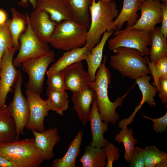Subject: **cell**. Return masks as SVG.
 <instances>
[{
    "label": "cell",
    "instance_id": "60d3db41",
    "mask_svg": "<svg viewBox=\"0 0 167 167\" xmlns=\"http://www.w3.org/2000/svg\"><path fill=\"white\" fill-rule=\"evenodd\" d=\"M0 167H15L13 164L0 155Z\"/></svg>",
    "mask_w": 167,
    "mask_h": 167
},
{
    "label": "cell",
    "instance_id": "ee69618b",
    "mask_svg": "<svg viewBox=\"0 0 167 167\" xmlns=\"http://www.w3.org/2000/svg\"><path fill=\"white\" fill-rule=\"evenodd\" d=\"M103 0V1H104L105 2H110V1H113L114 0Z\"/></svg>",
    "mask_w": 167,
    "mask_h": 167
},
{
    "label": "cell",
    "instance_id": "6da1fadb",
    "mask_svg": "<svg viewBox=\"0 0 167 167\" xmlns=\"http://www.w3.org/2000/svg\"><path fill=\"white\" fill-rule=\"evenodd\" d=\"M107 60V56L105 55L103 62L97 71L92 87L96 92L97 106L102 120L107 123L111 122L114 124L120 118L116 112V109L122 105L124 97H118L113 102L109 100L108 89L111 81V75L105 66Z\"/></svg>",
    "mask_w": 167,
    "mask_h": 167
},
{
    "label": "cell",
    "instance_id": "1f68e13d",
    "mask_svg": "<svg viewBox=\"0 0 167 167\" xmlns=\"http://www.w3.org/2000/svg\"><path fill=\"white\" fill-rule=\"evenodd\" d=\"M10 19H8L4 23L0 24V64L5 50L13 47V42L10 29Z\"/></svg>",
    "mask_w": 167,
    "mask_h": 167
},
{
    "label": "cell",
    "instance_id": "d590c367",
    "mask_svg": "<svg viewBox=\"0 0 167 167\" xmlns=\"http://www.w3.org/2000/svg\"><path fill=\"white\" fill-rule=\"evenodd\" d=\"M152 85L157 90L159 97L163 104H167V78H160L156 82H153Z\"/></svg>",
    "mask_w": 167,
    "mask_h": 167
},
{
    "label": "cell",
    "instance_id": "ffe728a7",
    "mask_svg": "<svg viewBox=\"0 0 167 167\" xmlns=\"http://www.w3.org/2000/svg\"><path fill=\"white\" fill-rule=\"evenodd\" d=\"M113 32V31H107L105 32L99 43L92 48L90 52L87 53L85 60L88 65L87 72L92 82L95 79L96 72L101 63L105 45Z\"/></svg>",
    "mask_w": 167,
    "mask_h": 167
},
{
    "label": "cell",
    "instance_id": "7c38bea8",
    "mask_svg": "<svg viewBox=\"0 0 167 167\" xmlns=\"http://www.w3.org/2000/svg\"><path fill=\"white\" fill-rule=\"evenodd\" d=\"M25 94L28 103L29 117L26 128L28 130L42 132L45 130L44 120L49 111L46 100L26 89Z\"/></svg>",
    "mask_w": 167,
    "mask_h": 167
},
{
    "label": "cell",
    "instance_id": "8992f818",
    "mask_svg": "<svg viewBox=\"0 0 167 167\" xmlns=\"http://www.w3.org/2000/svg\"><path fill=\"white\" fill-rule=\"evenodd\" d=\"M55 54L52 50L44 56L29 58L21 63L22 69L28 76L26 89L41 95L43 91L45 76L49 65L54 62Z\"/></svg>",
    "mask_w": 167,
    "mask_h": 167
},
{
    "label": "cell",
    "instance_id": "2e32d148",
    "mask_svg": "<svg viewBox=\"0 0 167 167\" xmlns=\"http://www.w3.org/2000/svg\"><path fill=\"white\" fill-rule=\"evenodd\" d=\"M35 8L46 11L50 19L58 23L66 20H72L67 0H37Z\"/></svg>",
    "mask_w": 167,
    "mask_h": 167
},
{
    "label": "cell",
    "instance_id": "d6a6232c",
    "mask_svg": "<svg viewBox=\"0 0 167 167\" xmlns=\"http://www.w3.org/2000/svg\"><path fill=\"white\" fill-rule=\"evenodd\" d=\"M148 66L150 69L153 81L156 82L162 78H167V56L161 58L153 63L148 60Z\"/></svg>",
    "mask_w": 167,
    "mask_h": 167
},
{
    "label": "cell",
    "instance_id": "83f0119b",
    "mask_svg": "<svg viewBox=\"0 0 167 167\" xmlns=\"http://www.w3.org/2000/svg\"><path fill=\"white\" fill-rule=\"evenodd\" d=\"M48 98L46 100L49 110L55 111L61 116L68 108L69 101L66 91L60 92L47 88L46 92Z\"/></svg>",
    "mask_w": 167,
    "mask_h": 167
},
{
    "label": "cell",
    "instance_id": "4fadbf2b",
    "mask_svg": "<svg viewBox=\"0 0 167 167\" xmlns=\"http://www.w3.org/2000/svg\"><path fill=\"white\" fill-rule=\"evenodd\" d=\"M62 71L66 90L73 93L87 88H92V82L88 72L84 70L81 61L70 65Z\"/></svg>",
    "mask_w": 167,
    "mask_h": 167
},
{
    "label": "cell",
    "instance_id": "30bf717a",
    "mask_svg": "<svg viewBox=\"0 0 167 167\" xmlns=\"http://www.w3.org/2000/svg\"><path fill=\"white\" fill-rule=\"evenodd\" d=\"M16 51L13 47L6 49L2 55L0 64V110L6 108L5 104L8 94L12 91L19 70L13 63V58Z\"/></svg>",
    "mask_w": 167,
    "mask_h": 167
},
{
    "label": "cell",
    "instance_id": "484cf974",
    "mask_svg": "<svg viewBox=\"0 0 167 167\" xmlns=\"http://www.w3.org/2000/svg\"><path fill=\"white\" fill-rule=\"evenodd\" d=\"M15 121L6 109L0 110V144L17 141Z\"/></svg>",
    "mask_w": 167,
    "mask_h": 167
},
{
    "label": "cell",
    "instance_id": "cb8c5ba5",
    "mask_svg": "<svg viewBox=\"0 0 167 167\" xmlns=\"http://www.w3.org/2000/svg\"><path fill=\"white\" fill-rule=\"evenodd\" d=\"M150 33L151 47L149 61L155 63L162 57L167 56V38L162 34L159 27H155Z\"/></svg>",
    "mask_w": 167,
    "mask_h": 167
},
{
    "label": "cell",
    "instance_id": "ab89813d",
    "mask_svg": "<svg viewBox=\"0 0 167 167\" xmlns=\"http://www.w3.org/2000/svg\"><path fill=\"white\" fill-rule=\"evenodd\" d=\"M18 3L19 6L24 8H26L29 6V3L32 5L33 9L36 6L37 0H19Z\"/></svg>",
    "mask_w": 167,
    "mask_h": 167
},
{
    "label": "cell",
    "instance_id": "7a4b0ae2",
    "mask_svg": "<svg viewBox=\"0 0 167 167\" xmlns=\"http://www.w3.org/2000/svg\"><path fill=\"white\" fill-rule=\"evenodd\" d=\"M89 11L90 23L85 44L87 53L99 43L102 35L108 31L119 14L117 4L113 1L106 2L92 0Z\"/></svg>",
    "mask_w": 167,
    "mask_h": 167
},
{
    "label": "cell",
    "instance_id": "603a6c76",
    "mask_svg": "<svg viewBox=\"0 0 167 167\" xmlns=\"http://www.w3.org/2000/svg\"><path fill=\"white\" fill-rule=\"evenodd\" d=\"M83 131L80 130L76 137L69 145L68 149L65 155L61 158L54 160L53 167H76V160L80 153V147L83 136Z\"/></svg>",
    "mask_w": 167,
    "mask_h": 167
},
{
    "label": "cell",
    "instance_id": "b9f144b4",
    "mask_svg": "<svg viewBox=\"0 0 167 167\" xmlns=\"http://www.w3.org/2000/svg\"><path fill=\"white\" fill-rule=\"evenodd\" d=\"M7 16L6 11L0 9V24L5 23L7 20Z\"/></svg>",
    "mask_w": 167,
    "mask_h": 167
},
{
    "label": "cell",
    "instance_id": "8d00e7d4",
    "mask_svg": "<svg viewBox=\"0 0 167 167\" xmlns=\"http://www.w3.org/2000/svg\"><path fill=\"white\" fill-rule=\"evenodd\" d=\"M143 117L149 119L153 122V130L157 133H162L165 131L167 127V112L162 116L157 118H152L144 115Z\"/></svg>",
    "mask_w": 167,
    "mask_h": 167
},
{
    "label": "cell",
    "instance_id": "ac0fdd59",
    "mask_svg": "<svg viewBox=\"0 0 167 167\" xmlns=\"http://www.w3.org/2000/svg\"><path fill=\"white\" fill-rule=\"evenodd\" d=\"M35 143L43 155L44 160H49L54 156L53 149L60 140L57 128L44 130L42 132L32 131Z\"/></svg>",
    "mask_w": 167,
    "mask_h": 167
},
{
    "label": "cell",
    "instance_id": "44dd1931",
    "mask_svg": "<svg viewBox=\"0 0 167 167\" xmlns=\"http://www.w3.org/2000/svg\"><path fill=\"white\" fill-rule=\"evenodd\" d=\"M87 53L85 44L80 48L67 51L47 71V75L61 71L68 66L85 60Z\"/></svg>",
    "mask_w": 167,
    "mask_h": 167
},
{
    "label": "cell",
    "instance_id": "e0dca14e",
    "mask_svg": "<svg viewBox=\"0 0 167 167\" xmlns=\"http://www.w3.org/2000/svg\"><path fill=\"white\" fill-rule=\"evenodd\" d=\"M102 121L98 109L96 99L92 104L89 120L92 137L90 145L92 147L104 148L109 142L103 135L104 133L108 131L107 123Z\"/></svg>",
    "mask_w": 167,
    "mask_h": 167
},
{
    "label": "cell",
    "instance_id": "e575fe53",
    "mask_svg": "<svg viewBox=\"0 0 167 167\" xmlns=\"http://www.w3.org/2000/svg\"><path fill=\"white\" fill-rule=\"evenodd\" d=\"M105 152L107 158L106 167H112L113 162L119 159L121 155L120 150L113 143L109 142L104 147Z\"/></svg>",
    "mask_w": 167,
    "mask_h": 167
},
{
    "label": "cell",
    "instance_id": "f546056e",
    "mask_svg": "<svg viewBox=\"0 0 167 167\" xmlns=\"http://www.w3.org/2000/svg\"><path fill=\"white\" fill-rule=\"evenodd\" d=\"M119 133L115 136L114 140L119 143H122L125 149L123 158L127 163L131 161L135 148L138 140L133 136L134 134L131 128L127 127L121 128Z\"/></svg>",
    "mask_w": 167,
    "mask_h": 167
},
{
    "label": "cell",
    "instance_id": "bcb514c9",
    "mask_svg": "<svg viewBox=\"0 0 167 167\" xmlns=\"http://www.w3.org/2000/svg\"><path fill=\"white\" fill-rule=\"evenodd\" d=\"M14 0V1H18V0Z\"/></svg>",
    "mask_w": 167,
    "mask_h": 167
},
{
    "label": "cell",
    "instance_id": "52a82bcc",
    "mask_svg": "<svg viewBox=\"0 0 167 167\" xmlns=\"http://www.w3.org/2000/svg\"><path fill=\"white\" fill-rule=\"evenodd\" d=\"M114 36L108 41L109 49L113 51L120 47L136 49L142 55H149L150 49L148 46L151 45L150 32L137 29H132L115 31Z\"/></svg>",
    "mask_w": 167,
    "mask_h": 167
},
{
    "label": "cell",
    "instance_id": "7402d4cb",
    "mask_svg": "<svg viewBox=\"0 0 167 167\" xmlns=\"http://www.w3.org/2000/svg\"><path fill=\"white\" fill-rule=\"evenodd\" d=\"M72 16V20L88 29L89 28V8L92 0H67Z\"/></svg>",
    "mask_w": 167,
    "mask_h": 167
},
{
    "label": "cell",
    "instance_id": "5bb4252c",
    "mask_svg": "<svg viewBox=\"0 0 167 167\" xmlns=\"http://www.w3.org/2000/svg\"><path fill=\"white\" fill-rule=\"evenodd\" d=\"M31 28L36 36L42 41H48L54 31L58 23L51 20L46 11L35 8L28 16Z\"/></svg>",
    "mask_w": 167,
    "mask_h": 167
},
{
    "label": "cell",
    "instance_id": "ba28073f",
    "mask_svg": "<svg viewBox=\"0 0 167 167\" xmlns=\"http://www.w3.org/2000/svg\"><path fill=\"white\" fill-rule=\"evenodd\" d=\"M20 48L19 52L13 61L14 66L18 67L26 59L40 57L50 51L48 43L39 38L32 31L28 18L27 28L19 38Z\"/></svg>",
    "mask_w": 167,
    "mask_h": 167
},
{
    "label": "cell",
    "instance_id": "7bdbcfd3",
    "mask_svg": "<svg viewBox=\"0 0 167 167\" xmlns=\"http://www.w3.org/2000/svg\"><path fill=\"white\" fill-rule=\"evenodd\" d=\"M139 2L140 3L141 2L145 0H138ZM163 2H167V0H161Z\"/></svg>",
    "mask_w": 167,
    "mask_h": 167
},
{
    "label": "cell",
    "instance_id": "f35d334b",
    "mask_svg": "<svg viewBox=\"0 0 167 167\" xmlns=\"http://www.w3.org/2000/svg\"><path fill=\"white\" fill-rule=\"evenodd\" d=\"M161 7L162 17L160 30L163 35L167 38V2L161 3Z\"/></svg>",
    "mask_w": 167,
    "mask_h": 167
},
{
    "label": "cell",
    "instance_id": "f1b7e54d",
    "mask_svg": "<svg viewBox=\"0 0 167 167\" xmlns=\"http://www.w3.org/2000/svg\"><path fill=\"white\" fill-rule=\"evenodd\" d=\"M143 155L145 167H167V154L154 145L143 149Z\"/></svg>",
    "mask_w": 167,
    "mask_h": 167
},
{
    "label": "cell",
    "instance_id": "4dcf8cb0",
    "mask_svg": "<svg viewBox=\"0 0 167 167\" xmlns=\"http://www.w3.org/2000/svg\"><path fill=\"white\" fill-rule=\"evenodd\" d=\"M151 78V76L147 75L140 77L135 80L136 83L142 95V99L138 105L140 108L146 102L151 107L155 105V100L154 97L156 94L157 90L150 84L149 81Z\"/></svg>",
    "mask_w": 167,
    "mask_h": 167
},
{
    "label": "cell",
    "instance_id": "d6986e66",
    "mask_svg": "<svg viewBox=\"0 0 167 167\" xmlns=\"http://www.w3.org/2000/svg\"><path fill=\"white\" fill-rule=\"evenodd\" d=\"M140 4L138 0H123L122 9L112 22L108 31H119L126 22H127L126 28L135 24L138 20L137 11Z\"/></svg>",
    "mask_w": 167,
    "mask_h": 167
},
{
    "label": "cell",
    "instance_id": "5b68a950",
    "mask_svg": "<svg viewBox=\"0 0 167 167\" xmlns=\"http://www.w3.org/2000/svg\"><path fill=\"white\" fill-rule=\"evenodd\" d=\"M88 30L72 20H63L58 23L48 43L66 51L80 48L86 43Z\"/></svg>",
    "mask_w": 167,
    "mask_h": 167
},
{
    "label": "cell",
    "instance_id": "8fae6325",
    "mask_svg": "<svg viewBox=\"0 0 167 167\" xmlns=\"http://www.w3.org/2000/svg\"><path fill=\"white\" fill-rule=\"evenodd\" d=\"M139 10L141 16L132 26L125 30L137 29L150 32L161 23L162 11L160 0H145L140 3Z\"/></svg>",
    "mask_w": 167,
    "mask_h": 167
},
{
    "label": "cell",
    "instance_id": "d4e9b609",
    "mask_svg": "<svg viewBox=\"0 0 167 167\" xmlns=\"http://www.w3.org/2000/svg\"><path fill=\"white\" fill-rule=\"evenodd\" d=\"M12 18L10 19V29L13 42V48L16 51L19 50L20 44L19 42L20 35L24 32L28 22V15L20 13L15 7L11 9Z\"/></svg>",
    "mask_w": 167,
    "mask_h": 167
},
{
    "label": "cell",
    "instance_id": "9a60e30c",
    "mask_svg": "<svg viewBox=\"0 0 167 167\" xmlns=\"http://www.w3.org/2000/svg\"><path fill=\"white\" fill-rule=\"evenodd\" d=\"M96 99V92L92 88L88 87L72 93L71 99L74 104V109L83 125H85L89 121L91 113L90 106Z\"/></svg>",
    "mask_w": 167,
    "mask_h": 167
},
{
    "label": "cell",
    "instance_id": "9c48e42d",
    "mask_svg": "<svg viewBox=\"0 0 167 167\" xmlns=\"http://www.w3.org/2000/svg\"><path fill=\"white\" fill-rule=\"evenodd\" d=\"M22 84L23 78L21 71L19 70L14 86V93L12 101L6 107L15 121L17 140H19L20 134L24 135V129L28 123L29 117L28 101L22 93Z\"/></svg>",
    "mask_w": 167,
    "mask_h": 167
},
{
    "label": "cell",
    "instance_id": "74e56055",
    "mask_svg": "<svg viewBox=\"0 0 167 167\" xmlns=\"http://www.w3.org/2000/svg\"><path fill=\"white\" fill-rule=\"evenodd\" d=\"M129 163V167H145L143 149L135 147L132 159Z\"/></svg>",
    "mask_w": 167,
    "mask_h": 167
},
{
    "label": "cell",
    "instance_id": "3957f363",
    "mask_svg": "<svg viewBox=\"0 0 167 167\" xmlns=\"http://www.w3.org/2000/svg\"><path fill=\"white\" fill-rule=\"evenodd\" d=\"M0 155L15 167H38L45 160L33 138L0 144Z\"/></svg>",
    "mask_w": 167,
    "mask_h": 167
},
{
    "label": "cell",
    "instance_id": "277c9868",
    "mask_svg": "<svg viewBox=\"0 0 167 167\" xmlns=\"http://www.w3.org/2000/svg\"><path fill=\"white\" fill-rule=\"evenodd\" d=\"M113 52L116 54L111 56L110 66L123 76L136 80L151 74L147 56L144 57L138 50L120 47Z\"/></svg>",
    "mask_w": 167,
    "mask_h": 167
},
{
    "label": "cell",
    "instance_id": "836d02e7",
    "mask_svg": "<svg viewBox=\"0 0 167 167\" xmlns=\"http://www.w3.org/2000/svg\"><path fill=\"white\" fill-rule=\"evenodd\" d=\"M47 76V88L60 92L66 91L64 77L62 71Z\"/></svg>",
    "mask_w": 167,
    "mask_h": 167
},
{
    "label": "cell",
    "instance_id": "f6af8a7d",
    "mask_svg": "<svg viewBox=\"0 0 167 167\" xmlns=\"http://www.w3.org/2000/svg\"><path fill=\"white\" fill-rule=\"evenodd\" d=\"M1 67V64H0V74Z\"/></svg>",
    "mask_w": 167,
    "mask_h": 167
},
{
    "label": "cell",
    "instance_id": "4316f807",
    "mask_svg": "<svg viewBox=\"0 0 167 167\" xmlns=\"http://www.w3.org/2000/svg\"><path fill=\"white\" fill-rule=\"evenodd\" d=\"M106 157L104 148L86 147L83 155L79 160L82 167H104Z\"/></svg>",
    "mask_w": 167,
    "mask_h": 167
}]
</instances>
